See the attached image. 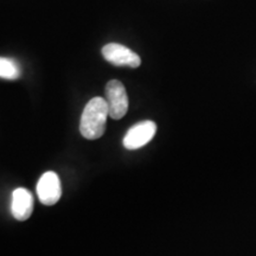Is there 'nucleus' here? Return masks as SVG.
Returning a JSON list of instances; mask_svg holds the SVG:
<instances>
[{
	"mask_svg": "<svg viewBox=\"0 0 256 256\" xmlns=\"http://www.w3.org/2000/svg\"><path fill=\"white\" fill-rule=\"evenodd\" d=\"M108 116L110 110L107 101L102 98H92L81 115L80 132L88 140L98 139L104 136Z\"/></svg>",
	"mask_w": 256,
	"mask_h": 256,
	"instance_id": "f257e3e1",
	"label": "nucleus"
},
{
	"mask_svg": "<svg viewBox=\"0 0 256 256\" xmlns=\"http://www.w3.org/2000/svg\"><path fill=\"white\" fill-rule=\"evenodd\" d=\"M106 101L108 104L110 116L120 120L128 110V96L124 86L118 80L110 81L106 86Z\"/></svg>",
	"mask_w": 256,
	"mask_h": 256,
	"instance_id": "f03ea898",
	"label": "nucleus"
},
{
	"mask_svg": "<svg viewBox=\"0 0 256 256\" xmlns=\"http://www.w3.org/2000/svg\"><path fill=\"white\" fill-rule=\"evenodd\" d=\"M102 55H104L106 60L116 66L138 68L142 64V58L138 54L118 43L106 44L102 48Z\"/></svg>",
	"mask_w": 256,
	"mask_h": 256,
	"instance_id": "7ed1b4c3",
	"label": "nucleus"
},
{
	"mask_svg": "<svg viewBox=\"0 0 256 256\" xmlns=\"http://www.w3.org/2000/svg\"><path fill=\"white\" fill-rule=\"evenodd\" d=\"M156 124L153 121H142L134 124L128 130L124 138V146L127 150L142 148L146 144H148L156 136Z\"/></svg>",
	"mask_w": 256,
	"mask_h": 256,
	"instance_id": "20e7f679",
	"label": "nucleus"
},
{
	"mask_svg": "<svg viewBox=\"0 0 256 256\" xmlns=\"http://www.w3.org/2000/svg\"><path fill=\"white\" fill-rule=\"evenodd\" d=\"M37 194L40 203L44 206H54L62 196V188L57 174L52 171L46 172L40 178L37 184Z\"/></svg>",
	"mask_w": 256,
	"mask_h": 256,
	"instance_id": "39448f33",
	"label": "nucleus"
},
{
	"mask_svg": "<svg viewBox=\"0 0 256 256\" xmlns=\"http://www.w3.org/2000/svg\"><path fill=\"white\" fill-rule=\"evenodd\" d=\"M12 215L18 220H26L30 218L34 211V196L26 188H18L12 194L11 203Z\"/></svg>",
	"mask_w": 256,
	"mask_h": 256,
	"instance_id": "423d86ee",
	"label": "nucleus"
},
{
	"mask_svg": "<svg viewBox=\"0 0 256 256\" xmlns=\"http://www.w3.org/2000/svg\"><path fill=\"white\" fill-rule=\"evenodd\" d=\"M20 75L22 70L17 60L8 57H0V78L14 81L20 78Z\"/></svg>",
	"mask_w": 256,
	"mask_h": 256,
	"instance_id": "0eeeda50",
	"label": "nucleus"
}]
</instances>
